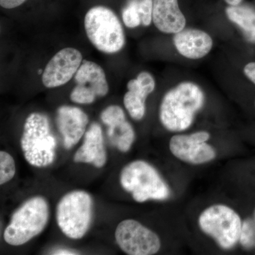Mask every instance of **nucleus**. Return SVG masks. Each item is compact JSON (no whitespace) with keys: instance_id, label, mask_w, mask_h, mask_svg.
Segmentation results:
<instances>
[{"instance_id":"obj_13","label":"nucleus","mask_w":255,"mask_h":255,"mask_svg":"<svg viewBox=\"0 0 255 255\" xmlns=\"http://www.w3.org/2000/svg\"><path fill=\"white\" fill-rule=\"evenodd\" d=\"M88 123L87 114L78 107L61 106L58 109L56 124L65 148H71L80 141L86 132Z\"/></svg>"},{"instance_id":"obj_6","label":"nucleus","mask_w":255,"mask_h":255,"mask_svg":"<svg viewBox=\"0 0 255 255\" xmlns=\"http://www.w3.org/2000/svg\"><path fill=\"white\" fill-rule=\"evenodd\" d=\"M202 232L213 238L220 248L230 251L239 243L242 221L239 214L230 206L215 204L204 210L199 217Z\"/></svg>"},{"instance_id":"obj_20","label":"nucleus","mask_w":255,"mask_h":255,"mask_svg":"<svg viewBox=\"0 0 255 255\" xmlns=\"http://www.w3.org/2000/svg\"><path fill=\"white\" fill-rule=\"evenodd\" d=\"M16 172L15 162L12 156L4 151L0 152V184L9 182Z\"/></svg>"},{"instance_id":"obj_7","label":"nucleus","mask_w":255,"mask_h":255,"mask_svg":"<svg viewBox=\"0 0 255 255\" xmlns=\"http://www.w3.org/2000/svg\"><path fill=\"white\" fill-rule=\"evenodd\" d=\"M93 201L84 191H73L63 196L57 206V222L62 232L72 239H81L92 219Z\"/></svg>"},{"instance_id":"obj_16","label":"nucleus","mask_w":255,"mask_h":255,"mask_svg":"<svg viewBox=\"0 0 255 255\" xmlns=\"http://www.w3.org/2000/svg\"><path fill=\"white\" fill-rule=\"evenodd\" d=\"M75 162L92 164L101 168L107 162L103 132L97 123H93L85 133L83 144L74 156Z\"/></svg>"},{"instance_id":"obj_10","label":"nucleus","mask_w":255,"mask_h":255,"mask_svg":"<svg viewBox=\"0 0 255 255\" xmlns=\"http://www.w3.org/2000/svg\"><path fill=\"white\" fill-rule=\"evenodd\" d=\"M210 136L209 132L204 130L189 135H174L169 141V150L174 157L187 163H207L216 157L214 147L206 142Z\"/></svg>"},{"instance_id":"obj_28","label":"nucleus","mask_w":255,"mask_h":255,"mask_svg":"<svg viewBox=\"0 0 255 255\" xmlns=\"http://www.w3.org/2000/svg\"></svg>"},{"instance_id":"obj_22","label":"nucleus","mask_w":255,"mask_h":255,"mask_svg":"<svg viewBox=\"0 0 255 255\" xmlns=\"http://www.w3.org/2000/svg\"><path fill=\"white\" fill-rule=\"evenodd\" d=\"M141 22L144 26H148L152 21L153 0H139Z\"/></svg>"},{"instance_id":"obj_5","label":"nucleus","mask_w":255,"mask_h":255,"mask_svg":"<svg viewBox=\"0 0 255 255\" xmlns=\"http://www.w3.org/2000/svg\"><path fill=\"white\" fill-rule=\"evenodd\" d=\"M49 218L48 203L41 196H35L23 203L11 217L5 229L4 239L10 246H22L39 235Z\"/></svg>"},{"instance_id":"obj_1","label":"nucleus","mask_w":255,"mask_h":255,"mask_svg":"<svg viewBox=\"0 0 255 255\" xmlns=\"http://www.w3.org/2000/svg\"><path fill=\"white\" fill-rule=\"evenodd\" d=\"M204 103L205 95L201 87L194 82H183L164 95L159 120L169 131H184L192 125Z\"/></svg>"},{"instance_id":"obj_15","label":"nucleus","mask_w":255,"mask_h":255,"mask_svg":"<svg viewBox=\"0 0 255 255\" xmlns=\"http://www.w3.org/2000/svg\"><path fill=\"white\" fill-rule=\"evenodd\" d=\"M174 46L179 54L189 59L204 58L214 45L212 38L206 32L196 28H186L174 33Z\"/></svg>"},{"instance_id":"obj_17","label":"nucleus","mask_w":255,"mask_h":255,"mask_svg":"<svg viewBox=\"0 0 255 255\" xmlns=\"http://www.w3.org/2000/svg\"><path fill=\"white\" fill-rule=\"evenodd\" d=\"M152 22L159 31L174 34L185 28L187 21L178 0H153Z\"/></svg>"},{"instance_id":"obj_12","label":"nucleus","mask_w":255,"mask_h":255,"mask_svg":"<svg viewBox=\"0 0 255 255\" xmlns=\"http://www.w3.org/2000/svg\"><path fill=\"white\" fill-rule=\"evenodd\" d=\"M101 119L108 127L107 134L112 145L121 152L130 150L135 140V131L122 107L117 105L107 107L101 114Z\"/></svg>"},{"instance_id":"obj_3","label":"nucleus","mask_w":255,"mask_h":255,"mask_svg":"<svg viewBox=\"0 0 255 255\" xmlns=\"http://www.w3.org/2000/svg\"><path fill=\"white\" fill-rule=\"evenodd\" d=\"M84 25L87 38L102 53L114 54L124 48L126 37L123 26L110 8L93 6L85 15Z\"/></svg>"},{"instance_id":"obj_27","label":"nucleus","mask_w":255,"mask_h":255,"mask_svg":"<svg viewBox=\"0 0 255 255\" xmlns=\"http://www.w3.org/2000/svg\"><path fill=\"white\" fill-rule=\"evenodd\" d=\"M253 219L255 220V211H254V214H253Z\"/></svg>"},{"instance_id":"obj_11","label":"nucleus","mask_w":255,"mask_h":255,"mask_svg":"<svg viewBox=\"0 0 255 255\" xmlns=\"http://www.w3.org/2000/svg\"><path fill=\"white\" fill-rule=\"evenodd\" d=\"M81 52L68 47L59 50L50 60L42 73V82L47 88L61 87L70 81L83 61Z\"/></svg>"},{"instance_id":"obj_25","label":"nucleus","mask_w":255,"mask_h":255,"mask_svg":"<svg viewBox=\"0 0 255 255\" xmlns=\"http://www.w3.org/2000/svg\"><path fill=\"white\" fill-rule=\"evenodd\" d=\"M53 255H78V253H75V252L69 251V250L65 249H58L57 251H53Z\"/></svg>"},{"instance_id":"obj_23","label":"nucleus","mask_w":255,"mask_h":255,"mask_svg":"<svg viewBox=\"0 0 255 255\" xmlns=\"http://www.w3.org/2000/svg\"><path fill=\"white\" fill-rule=\"evenodd\" d=\"M26 0H0L1 7L6 9H14L21 6Z\"/></svg>"},{"instance_id":"obj_9","label":"nucleus","mask_w":255,"mask_h":255,"mask_svg":"<svg viewBox=\"0 0 255 255\" xmlns=\"http://www.w3.org/2000/svg\"><path fill=\"white\" fill-rule=\"evenodd\" d=\"M75 87L70 100L80 105H90L97 97H105L110 91L103 68L95 62L84 60L74 76Z\"/></svg>"},{"instance_id":"obj_26","label":"nucleus","mask_w":255,"mask_h":255,"mask_svg":"<svg viewBox=\"0 0 255 255\" xmlns=\"http://www.w3.org/2000/svg\"><path fill=\"white\" fill-rule=\"evenodd\" d=\"M225 1L230 6H236L241 4L243 0H225Z\"/></svg>"},{"instance_id":"obj_18","label":"nucleus","mask_w":255,"mask_h":255,"mask_svg":"<svg viewBox=\"0 0 255 255\" xmlns=\"http://www.w3.org/2000/svg\"><path fill=\"white\" fill-rule=\"evenodd\" d=\"M226 16L230 21L237 25L243 36L249 43L255 44V9L247 4L228 6Z\"/></svg>"},{"instance_id":"obj_24","label":"nucleus","mask_w":255,"mask_h":255,"mask_svg":"<svg viewBox=\"0 0 255 255\" xmlns=\"http://www.w3.org/2000/svg\"><path fill=\"white\" fill-rule=\"evenodd\" d=\"M243 72L247 78L255 85V62L247 64Z\"/></svg>"},{"instance_id":"obj_14","label":"nucleus","mask_w":255,"mask_h":255,"mask_svg":"<svg viewBox=\"0 0 255 255\" xmlns=\"http://www.w3.org/2000/svg\"><path fill=\"white\" fill-rule=\"evenodd\" d=\"M155 88V79L148 72H141L136 78L128 82V92L124 95V105L132 119L140 121L143 118L146 100Z\"/></svg>"},{"instance_id":"obj_19","label":"nucleus","mask_w":255,"mask_h":255,"mask_svg":"<svg viewBox=\"0 0 255 255\" xmlns=\"http://www.w3.org/2000/svg\"><path fill=\"white\" fill-rule=\"evenodd\" d=\"M122 18L127 27L133 28L141 24L139 0H128L122 10Z\"/></svg>"},{"instance_id":"obj_2","label":"nucleus","mask_w":255,"mask_h":255,"mask_svg":"<svg viewBox=\"0 0 255 255\" xmlns=\"http://www.w3.org/2000/svg\"><path fill=\"white\" fill-rule=\"evenodd\" d=\"M56 145L48 117L41 113L30 114L21 139V149L28 163L36 167L50 165L55 159Z\"/></svg>"},{"instance_id":"obj_21","label":"nucleus","mask_w":255,"mask_h":255,"mask_svg":"<svg viewBox=\"0 0 255 255\" xmlns=\"http://www.w3.org/2000/svg\"><path fill=\"white\" fill-rule=\"evenodd\" d=\"M240 244L246 250L255 248V221L248 218L243 221Z\"/></svg>"},{"instance_id":"obj_4","label":"nucleus","mask_w":255,"mask_h":255,"mask_svg":"<svg viewBox=\"0 0 255 255\" xmlns=\"http://www.w3.org/2000/svg\"><path fill=\"white\" fill-rule=\"evenodd\" d=\"M122 187L139 203L148 200H167L170 189L155 167L142 160L132 161L122 169Z\"/></svg>"},{"instance_id":"obj_8","label":"nucleus","mask_w":255,"mask_h":255,"mask_svg":"<svg viewBox=\"0 0 255 255\" xmlns=\"http://www.w3.org/2000/svg\"><path fill=\"white\" fill-rule=\"evenodd\" d=\"M115 238L119 248L129 255H155L161 248L158 236L135 220H124L119 223Z\"/></svg>"}]
</instances>
